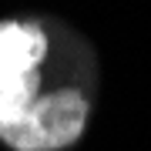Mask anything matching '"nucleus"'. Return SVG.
Masks as SVG:
<instances>
[{
	"label": "nucleus",
	"mask_w": 151,
	"mask_h": 151,
	"mask_svg": "<svg viewBox=\"0 0 151 151\" xmlns=\"http://www.w3.org/2000/svg\"><path fill=\"white\" fill-rule=\"evenodd\" d=\"M87 121V97L77 87L40 94L10 124H0V141L14 151H60L74 145Z\"/></svg>",
	"instance_id": "1"
},
{
	"label": "nucleus",
	"mask_w": 151,
	"mask_h": 151,
	"mask_svg": "<svg viewBox=\"0 0 151 151\" xmlns=\"http://www.w3.org/2000/svg\"><path fill=\"white\" fill-rule=\"evenodd\" d=\"M47 54V37L37 24L4 20L0 24V124L17 121L37 101V64Z\"/></svg>",
	"instance_id": "2"
}]
</instances>
